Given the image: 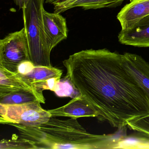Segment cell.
Returning <instances> with one entry per match:
<instances>
[{
    "label": "cell",
    "mask_w": 149,
    "mask_h": 149,
    "mask_svg": "<svg viewBox=\"0 0 149 149\" xmlns=\"http://www.w3.org/2000/svg\"><path fill=\"white\" fill-rule=\"evenodd\" d=\"M26 61H30V58L24 27L0 40V67L16 73L19 65Z\"/></svg>",
    "instance_id": "cell-4"
},
{
    "label": "cell",
    "mask_w": 149,
    "mask_h": 149,
    "mask_svg": "<svg viewBox=\"0 0 149 149\" xmlns=\"http://www.w3.org/2000/svg\"><path fill=\"white\" fill-rule=\"evenodd\" d=\"M63 63L66 76L100 121L122 130L129 122L149 115V99L124 67L122 54L107 49H86Z\"/></svg>",
    "instance_id": "cell-1"
},
{
    "label": "cell",
    "mask_w": 149,
    "mask_h": 149,
    "mask_svg": "<svg viewBox=\"0 0 149 149\" xmlns=\"http://www.w3.org/2000/svg\"><path fill=\"white\" fill-rule=\"evenodd\" d=\"M8 125L15 127L21 137L32 141L39 149L116 148L120 140L110 135L91 134L75 118L62 120L51 117L46 123L34 126Z\"/></svg>",
    "instance_id": "cell-2"
},
{
    "label": "cell",
    "mask_w": 149,
    "mask_h": 149,
    "mask_svg": "<svg viewBox=\"0 0 149 149\" xmlns=\"http://www.w3.org/2000/svg\"><path fill=\"white\" fill-rule=\"evenodd\" d=\"M34 102L45 103V98L42 92L35 90H23L0 97V104L7 105Z\"/></svg>",
    "instance_id": "cell-13"
},
{
    "label": "cell",
    "mask_w": 149,
    "mask_h": 149,
    "mask_svg": "<svg viewBox=\"0 0 149 149\" xmlns=\"http://www.w3.org/2000/svg\"><path fill=\"white\" fill-rule=\"evenodd\" d=\"M76 0H45L47 4L54 6V13L61 14L68 10L69 7Z\"/></svg>",
    "instance_id": "cell-18"
},
{
    "label": "cell",
    "mask_w": 149,
    "mask_h": 149,
    "mask_svg": "<svg viewBox=\"0 0 149 149\" xmlns=\"http://www.w3.org/2000/svg\"><path fill=\"white\" fill-rule=\"evenodd\" d=\"M121 44L138 47H149V15L132 26L122 29L118 35Z\"/></svg>",
    "instance_id": "cell-8"
},
{
    "label": "cell",
    "mask_w": 149,
    "mask_h": 149,
    "mask_svg": "<svg viewBox=\"0 0 149 149\" xmlns=\"http://www.w3.org/2000/svg\"><path fill=\"white\" fill-rule=\"evenodd\" d=\"M0 149H39L32 141L21 137L10 140L3 139L1 141Z\"/></svg>",
    "instance_id": "cell-16"
},
{
    "label": "cell",
    "mask_w": 149,
    "mask_h": 149,
    "mask_svg": "<svg viewBox=\"0 0 149 149\" xmlns=\"http://www.w3.org/2000/svg\"><path fill=\"white\" fill-rule=\"evenodd\" d=\"M15 73L34 89L43 93L45 90L54 91L63 72L62 70L53 66H35L26 74Z\"/></svg>",
    "instance_id": "cell-6"
},
{
    "label": "cell",
    "mask_w": 149,
    "mask_h": 149,
    "mask_svg": "<svg viewBox=\"0 0 149 149\" xmlns=\"http://www.w3.org/2000/svg\"><path fill=\"white\" fill-rule=\"evenodd\" d=\"M51 117L48 110L42 108L40 102L9 105L0 104V123L3 124L37 126L47 122Z\"/></svg>",
    "instance_id": "cell-5"
},
{
    "label": "cell",
    "mask_w": 149,
    "mask_h": 149,
    "mask_svg": "<svg viewBox=\"0 0 149 149\" xmlns=\"http://www.w3.org/2000/svg\"><path fill=\"white\" fill-rule=\"evenodd\" d=\"M14 2L20 9L26 6L28 0H13Z\"/></svg>",
    "instance_id": "cell-20"
},
{
    "label": "cell",
    "mask_w": 149,
    "mask_h": 149,
    "mask_svg": "<svg viewBox=\"0 0 149 149\" xmlns=\"http://www.w3.org/2000/svg\"><path fill=\"white\" fill-rule=\"evenodd\" d=\"M149 15V0H131L120 10L117 19L122 29H125Z\"/></svg>",
    "instance_id": "cell-11"
},
{
    "label": "cell",
    "mask_w": 149,
    "mask_h": 149,
    "mask_svg": "<svg viewBox=\"0 0 149 149\" xmlns=\"http://www.w3.org/2000/svg\"><path fill=\"white\" fill-rule=\"evenodd\" d=\"M52 117H68L77 119L98 117L97 111L82 97L73 98L64 106L49 110Z\"/></svg>",
    "instance_id": "cell-10"
},
{
    "label": "cell",
    "mask_w": 149,
    "mask_h": 149,
    "mask_svg": "<svg viewBox=\"0 0 149 149\" xmlns=\"http://www.w3.org/2000/svg\"><path fill=\"white\" fill-rule=\"evenodd\" d=\"M125 0H76L69 8L68 10L81 7L84 10L112 8L119 6Z\"/></svg>",
    "instance_id": "cell-14"
},
{
    "label": "cell",
    "mask_w": 149,
    "mask_h": 149,
    "mask_svg": "<svg viewBox=\"0 0 149 149\" xmlns=\"http://www.w3.org/2000/svg\"><path fill=\"white\" fill-rule=\"evenodd\" d=\"M122 56L124 67L143 88L149 100V63L136 54L125 53Z\"/></svg>",
    "instance_id": "cell-7"
},
{
    "label": "cell",
    "mask_w": 149,
    "mask_h": 149,
    "mask_svg": "<svg viewBox=\"0 0 149 149\" xmlns=\"http://www.w3.org/2000/svg\"><path fill=\"white\" fill-rule=\"evenodd\" d=\"M35 67L31 61L23 62L19 65L16 73L22 75L26 74L31 72Z\"/></svg>",
    "instance_id": "cell-19"
},
{
    "label": "cell",
    "mask_w": 149,
    "mask_h": 149,
    "mask_svg": "<svg viewBox=\"0 0 149 149\" xmlns=\"http://www.w3.org/2000/svg\"><path fill=\"white\" fill-rule=\"evenodd\" d=\"M54 92L60 97H70L72 99L82 97L79 91L75 88L70 80L66 76L61 79L58 82Z\"/></svg>",
    "instance_id": "cell-15"
},
{
    "label": "cell",
    "mask_w": 149,
    "mask_h": 149,
    "mask_svg": "<svg viewBox=\"0 0 149 149\" xmlns=\"http://www.w3.org/2000/svg\"><path fill=\"white\" fill-rule=\"evenodd\" d=\"M127 126L149 139V115L129 122Z\"/></svg>",
    "instance_id": "cell-17"
},
{
    "label": "cell",
    "mask_w": 149,
    "mask_h": 149,
    "mask_svg": "<svg viewBox=\"0 0 149 149\" xmlns=\"http://www.w3.org/2000/svg\"><path fill=\"white\" fill-rule=\"evenodd\" d=\"M42 17L44 29L52 50L68 38L67 21L61 14L48 13L44 9Z\"/></svg>",
    "instance_id": "cell-9"
},
{
    "label": "cell",
    "mask_w": 149,
    "mask_h": 149,
    "mask_svg": "<svg viewBox=\"0 0 149 149\" xmlns=\"http://www.w3.org/2000/svg\"><path fill=\"white\" fill-rule=\"evenodd\" d=\"M45 0H28L22 8L24 27L29 47L30 61L35 66L52 67V49L43 25V4Z\"/></svg>",
    "instance_id": "cell-3"
},
{
    "label": "cell",
    "mask_w": 149,
    "mask_h": 149,
    "mask_svg": "<svg viewBox=\"0 0 149 149\" xmlns=\"http://www.w3.org/2000/svg\"><path fill=\"white\" fill-rule=\"evenodd\" d=\"M23 90L34 89L16 73L0 67V97Z\"/></svg>",
    "instance_id": "cell-12"
}]
</instances>
